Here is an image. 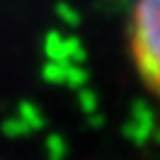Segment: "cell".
Here are the masks:
<instances>
[{"mask_svg":"<svg viewBox=\"0 0 160 160\" xmlns=\"http://www.w3.org/2000/svg\"><path fill=\"white\" fill-rule=\"evenodd\" d=\"M129 49L141 80L160 100V0H136L129 20Z\"/></svg>","mask_w":160,"mask_h":160,"instance_id":"obj_1","label":"cell"}]
</instances>
